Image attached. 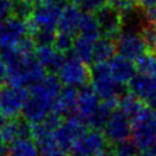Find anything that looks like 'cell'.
Returning <instances> with one entry per match:
<instances>
[{
    "label": "cell",
    "mask_w": 156,
    "mask_h": 156,
    "mask_svg": "<svg viewBox=\"0 0 156 156\" xmlns=\"http://www.w3.org/2000/svg\"><path fill=\"white\" fill-rule=\"evenodd\" d=\"M78 34L82 37H85L93 41H96L101 37L100 28H99V24H98V21L95 18L94 13L82 12Z\"/></svg>",
    "instance_id": "603a6c76"
},
{
    "label": "cell",
    "mask_w": 156,
    "mask_h": 156,
    "mask_svg": "<svg viewBox=\"0 0 156 156\" xmlns=\"http://www.w3.org/2000/svg\"><path fill=\"white\" fill-rule=\"evenodd\" d=\"M39 156H67V154H66L65 150H62L60 147H55V149H51V150L40 152Z\"/></svg>",
    "instance_id": "836d02e7"
},
{
    "label": "cell",
    "mask_w": 156,
    "mask_h": 156,
    "mask_svg": "<svg viewBox=\"0 0 156 156\" xmlns=\"http://www.w3.org/2000/svg\"><path fill=\"white\" fill-rule=\"evenodd\" d=\"M155 149H156V147H155Z\"/></svg>",
    "instance_id": "bcb514c9"
},
{
    "label": "cell",
    "mask_w": 156,
    "mask_h": 156,
    "mask_svg": "<svg viewBox=\"0 0 156 156\" xmlns=\"http://www.w3.org/2000/svg\"><path fill=\"white\" fill-rule=\"evenodd\" d=\"M107 143V139L100 129L90 128L74 141L69 152L72 156H96L106 151Z\"/></svg>",
    "instance_id": "5b68a950"
},
{
    "label": "cell",
    "mask_w": 156,
    "mask_h": 156,
    "mask_svg": "<svg viewBox=\"0 0 156 156\" xmlns=\"http://www.w3.org/2000/svg\"><path fill=\"white\" fill-rule=\"evenodd\" d=\"M80 16H82V11L71 1L61 11V16L57 23V30L78 35Z\"/></svg>",
    "instance_id": "ac0fdd59"
},
{
    "label": "cell",
    "mask_w": 156,
    "mask_h": 156,
    "mask_svg": "<svg viewBox=\"0 0 156 156\" xmlns=\"http://www.w3.org/2000/svg\"><path fill=\"white\" fill-rule=\"evenodd\" d=\"M134 63L139 73H144L156 78V57L152 54L145 52L138 60H135Z\"/></svg>",
    "instance_id": "d4e9b609"
},
{
    "label": "cell",
    "mask_w": 156,
    "mask_h": 156,
    "mask_svg": "<svg viewBox=\"0 0 156 156\" xmlns=\"http://www.w3.org/2000/svg\"><path fill=\"white\" fill-rule=\"evenodd\" d=\"M15 0H0V27L13 15Z\"/></svg>",
    "instance_id": "1f68e13d"
},
{
    "label": "cell",
    "mask_w": 156,
    "mask_h": 156,
    "mask_svg": "<svg viewBox=\"0 0 156 156\" xmlns=\"http://www.w3.org/2000/svg\"><path fill=\"white\" fill-rule=\"evenodd\" d=\"M107 4L110 6H112L113 9H116L121 13L127 11V10L133 9L134 6H136V1L135 0H108Z\"/></svg>",
    "instance_id": "d6a6232c"
},
{
    "label": "cell",
    "mask_w": 156,
    "mask_h": 156,
    "mask_svg": "<svg viewBox=\"0 0 156 156\" xmlns=\"http://www.w3.org/2000/svg\"><path fill=\"white\" fill-rule=\"evenodd\" d=\"M57 76L62 84L76 88H80L88 83H91L90 66L76 57L73 50L66 54V61Z\"/></svg>",
    "instance_id": "3957f363"
},
{
    "label": "cell",
    "mask_w": 156,
    "mask_h": 156,
    "mask_svg": "<svg viewBox=\"0 0 156 156\" xmlns=\"http://www.w3.org/2000/svg\"><path fill=\"white\" fill-rule=\"evenodd\" d=\"M77 100H78V88L72 87V85H65L62 87L54 104L52 112L58 113L63 118L72 116L76 113Z\"/></svg>",
    "instance_id": "2e32d148"
},
{
    "label": "cell",
    "mask_w": 156,
    "mask_h": 156,
    "mask_svg": "<svg viewBox=\"0 0 156 156\" xmlns=\"http://www.w3.org/2000/svg\"><path fill=\"white\" fill-rule=\"evenodd\" d=\"M145 106H146V104L143 100H140L139 98H136L134 94H132L130 91L126 93L119 99V102H118V108L128 118H130V121L133 118H135L145 108Z\"/></svg>",
    "instance_id": "44dd1931"
},
{
    "label": "cell",
    "mask_w": 156,
    "mask_h": 156,
    "mask_svg": "<svg viewBox=\"0 0 156 156\" xmlns=\"http://www.w3.org/2000/svg\"><path fill=\"white\" fill-rule=\"evenodd\" d=\"M117 52L116 40L107 37H100L94 44V61L93 63L108 62ZM91 63V65H93Z\"/></svg>",
    "instance_id": "ffe728a7"
},
{
    "label": "cell",
    "mask_w": 156,
    "mask_h": 156,
    "mask_svg": "<svg viewBox=\"0 0 156 156\" xmlns=\"http://www.w3.org/2000/svg\"><path fill=\"white\" fill-rule=\"evenodd\" d=\"M136 5L141 10H147L151 7H156V0H135Z\"/></svg>",
    "instance_id": "e575fe53"
},
{
    "label": "cell",
    "mask_w": 156,
    "mask_h": 156,
    "mask_svg": "<svg viewBox=\"0 0 156 156\" xmlns=\"http://www.w3.org/2000/svg\"><path fill=\"white\" fill-rule=\"evenodd\" d=\"M1 49H2V48H1V46H0V55H1V51H2V50H1Z\"/></svg>",
    "instance_id": "7bdbcfd3"
},
{
    "label": "cell",
    "mask_w": 156,
    "mask_h": 156,
    "mask_svg": "<svg viewBox=\"0 0 156 156\" xmlns=\"http://www.w3.org/2000/svg\"><path fill=\"white\" fill-rule=\"evenodd\" d=\"M87 123L76 113L66 117L55 130V140L60 149L69 151L74 141L87 130Z\"/></svg>",
    "instance_id": "8992f818"
},
{
    "label": "cell",
    "mask_w": 156,
    "mask_h": 156,
    "mask_svg": "<svg viewBox=\"0 0 156 156\" xmlns=\"http://www.w3.org/2000/svg\"><path fill=\"white\" fill-rule=\"evenodd\" d=\"M128 89L132 94L145 102L156 94V78L138 72L128 83Z\"/></svg>",
    "instance_id": "e0dca14e"
},
{
    "label": "cell",
    "mask_w": 156,
    "mask_h": 156,
    "mask_svg": "<svg viewBox=\"0 0 156 156\" xmlns=\"http://www.w3.org/2000/svg\"><path fill=\"white\" fill-rule=\"evenodd\" d=\"M101 100L95 93L91 83H88L80 88H78V100H77V108L76 115L83 119L87 126H89V121L96 112Z\"/></svg>",
    "instance_id": "8fae6325"
},
{
    "label": "cell",
    "mask_w": 156,
    "mask_h": 156,
    "mask_svg": "<svg viewBox=\"0 0 156 156\" xmlns=\"http://www.w3.org/2000/svg\"><path fill=\"white\" fill-rule=\"evenodd\" d=\"M77 35H73V34H69V33H66V32H60L57 30L56 33V38H55V41H54V48L62 52V54H68L69 51L73 50V44H74V39H76Z\"/></svg>",
    "instance_id": "484cf974"
},
{
    "label": "cell",
    "mask_w": 156,
    "mask_h": 156,
    "mask_svg": "<svg viewBox=\"0 0 156 156\" xmlns=\"http://www.w3.org/2000/svg\"><path fill=\"white\" fill-rule=\"evenodd\" d=\"M94 16L98 21L101 37H107L112 39H117L121 34L122 28V17L121 12L110 6L108 4L100 7L94 12Z\"/></svg>",
    "instance_id": "30bf717a"
},
{
    "label": "cell",
    "mask_w": 156,
    "mask_h": 156,
    "mask_svg": "<svg viewBox=\"0 0 156 156\" xmlns=\"http://www.w3.org/2000/svg\"><path fill=\"white\" fill-rule=\"evenodd\" d=\"M132 139L140 150L156 147V111L147 105L132 119Z\"/></svg>",
    "instance_id": "7a4b0ae2"
},
{
    "label": "cell",
    "mask_w": 156,
    "mask_h": 156,
    "mask_svg": "<svg viewBox=\"0 0 156 156\" xmlns=\"http://www.w3.org/2000/svg\"><path fill=\"white\" fill-rule=\"evenodd\" d=\"M119 99H111V100H101L96 112L89 121V127L94 129H102L108 121L112 112L118 107Z\"/></svg>",
    "instance_id": "d6986e66"
},
{
    "label": "cell",
    "mask_w": 156,
    "mask_h": 156,
    "mask_svg": "<svg viewBox=\"0 0 156 156\" xmlns=\"http://www.w3.org/2000/svg\"><path fill=\"white\" fill-rule=\"evenodd\" d=\"M102 130L107 141L113 145L129 139L132 135V121L117 107L110 116Z\"/></svg>",
    "instance_id": "ba28073f"
},
{
    "label": "cell",
    "mask_w": 156,
    "mask_h": 156,
    "mask_svg": "<svg viewBox=\"0 0 156 156\" xmlns=\"http://www.w3.org/2000/svg\"><path fill=\"white\" fill-rule=\"evenodd\" d=\"M145 104H146L150 108H152V110H155V111H156V94H155V95H152L149 100H146V101H145Z\"/></svg>",
    "instance_id": "74e56055"
},
{
    "label": "cell",
    "mask_w": 156,
    "mask_h": 156,
    "mask_svg": "<svg viewBox=\"0 0 156 156\" xmlns=\"http://www.w3.org/2000/svg\"><path fill=\"white\" fill-rule=\"evenodd\" d=\"M152 55H154V56H155V57H156V51H155V52H154V54H152Z\"/></svg>",
    "instance_id": "ee69618b"
},
{
    "label": "cell",
    "mask_w": 156,
    "mask_h": 156,
    "mask_svg": "<svg viewBox=\"0 0 156 156\" xmlns=\"http://www.w3.org/2000/svg\"><path fill=\"white\" fill-rule=\"evenodd\" d=\"M57 29H38L34 30L30 35L33 37L37 46L40 45H54Z\"/></svg>",
    "instance_id": "f1b7e54d"
},
{
    "label": "cell",
    "mask_w": 156,
    "mask_h": 156,
    "mask_svg": "<svg viewBox=\"0 0 156 156\" xmlns=\"http://www.w3.org/2000/svg\"><path fill=\"white\" fill-rule=\"evenodd\" d=\"M71 1H72V2H73V1H74V0H71Z\"/></svg>",
    "instance_id": "f6af8a7d"
},
{
    "label": "cell",
    "mask_w": 156,
    "mask_h": 156,
    "mask_svg": "<svg viewBox=\"0 0 156 156\" xmlns=\"http://www.w3.org/2000/svg\"><path fill=\"white\" fill-rule=\"evenodd\" d=\"M51 111H52V105L50 102L45 101L44 99L37 95L29 94V98L22 111V116L30 124H35L43 122Z\"/></svg>",
    "instance_id": "5bb4252c"
},
{
    "label": "cell",
    "mask_w": 156,
    "mask_h": 156,
    "mask_svg": "<svg viewBox=\"0 0 156 156\" xmlns=\"http://www.w3.org/2000/svg\"><path fill=\"white\" fill-rule=\"evenodd\" d=\"M90 76L91 85L100 100L121 99L126 93L129 91L128 85L121 84L115 80L111 74L108 62L90 65Z\"/></svg>",
    "instance_id": "6da1fadb"
},
{
    "label": "cell",
    "mask_w": 156,
    "mask_h": 156,
    "mask_svg": "<svg viewBox=\"0 0 156 156\" xmlns=\"http://www.w3.org/2000/svg\"><path fill=\"white\" fill-rule=\"evenodd\" d=\"M96 156H112V154H111V151H104V152H101Z\"/></svg>",
    "instance_id": "60d3db41"
},
{
    "label": "cell",
    "mask_w": 156,
    "mask_h": 156,
    "mask_svg": "<svg viewBox=\"0 0 156 156\" xmlns=\"http://www.w3.org/2000/svg\"><path fill=\"white\" fill-rule=\"evenodd\" d=\"M18 1H28V2H34V1H38V0H18Z\"/></svg>",
    "instance_id": "b9f144b4"
},
{
    "label": "cell",
    "mask_w": 156,
    "mask_h": 156,
    "mask_svg": "<svg viewBox=\"0 0 156 156\" xmlns=\"http://www.w3.org/2000/svg\"><path fill=\"white\" fill-rule=\"evenodd\" d=\"M29 93L23 87L4 85L0 88V113L9 118H17L22 113Z\"/></svg>",
    "instance_id": "277c9868"
},
{
    "label": "cell",
    "mask_w": 156,
    "mask_h": 156,
    "mask_svg": "<svg viewBox=\"0 0 156 156\" xmlns=\"http://www.w3.org/2000/svg\"><path fill=\"white\" fill-rule=\"evenodd\" d=\"M40 151L33 138H21L10 145V156H39Z\"/></svg>",
    "instance_id": "cb8c5ba5"
},
{
    "label": "cell",
    "mask_w": 156,
    "mask_h": 156,
    "mask_svg": "<svg viewBox=\"0 0 156 156\" xmlns=\"http://www.w3.org/2000/svg\"><path fill=\"white\" fill-rule=\"evenodd\" d=\"M94 44H95V41L78 34L76 37L74 44H73L74 56L78 57L84 63L90 66L94 61Z\"/></svg>",
    "instance_id": "7402d4cb"
},
{
    "label": "cell",
    "mask_w": 156,
    "mask_h": 156,
    "mask_svg": "<svg viewBox=\"0 0 156 156\" xmlns=\"http://www.w3.org/2000/svg\"><path fill=\"white\" fill-rule=\"evenodd\" d=\"M117 54L132 61L138 60L146 52L144 40L139 33H121L116 39Z\"/></svg>",
    "instance_id": "7c38bea8"
},
{
    "label": "cell",
    "mask_w": 156,
    "mask_h": 156,
    "mask_svg": "<svg viewBox=\"0 0 156 156\" xmlns=\"http://www.w3.org/2000/svg\"><path fill=\"white\" fill-rule=\"evenodd\" d=\"M108 66H110L111 74L115 78V80L124 85H128L130 79L138 73L134 61L127 57H123L118 54L115 55L108 61Z\"/></svg>",
    "instance_id": "9a60e30c"
},
{
    "label": "cell",
    "mask_w": 156,
    "mask_h": 156,
    "mask_svg": "<svg viewBox=\"0 0 156 156\" xmlns=\"http://www.w3.org/2000/svg\"><path fill=\"white\" fill-rule=\"evenodd\" d=\"M27 35H30L27 20H22L16 16H11L0 27V46L13 48L20 44Z\"/></svg>",
    "instance_id": "9c48e42d"
},
{
    "label": "cell",
    "mask_w": 156,
    "mask_h": 156,
    "mask_svg": "<svg viewBox=\"0 0 156 156\" xmlns=\"http://www.w3.org/2000/svg\"><path fill=\"white\" fill-rule=\"evenodd\" d=\"M7 80V66L6 63L0 58V87L4 84V82Z\"/></svg>",
    "instance_id": "d590c367"
},
{
    "label": "cell",
    "mask_w": 156,
    "mask_h": 156,
    "mask_svg": "<svg viewBox=\"0 0 156 156\" xmlns=\"http://www.w3.org/2000/svg\"><path fill=\"white\" fill-rule=\"evenodd\" d=\"M140 35L144 40L146 52L154 54L156 51V23H145Z\"/></svg>",
    "instance_id": "83f0119b"
},
{
    "label": "cell",
    "mask_w": 156,
    "mask_h": 156,
    "mask_svg": "<svg viewBox=\"0 0 156 156\" xmlns=\"http://www.w3.org/2000/svg\"><path fill=\"white\" fill-rule=\"evenodd\" d=\"M34 55L37 60L44 66L46 72L52 74H57L66 61V55L57 51L52 45L37 46Z\"/></svg>",
    "instance_id": "4fadbf2b"
},
{
    "label": "cell",
    "mask_w": 156,
    "mask_h": 156,
    "mask_svg": "<svg viewBox=\"0 0 156 156\" xmlns=\"http://www.w3.org/2000/svg\"><path fill=\"white\" fill-rule=\"evenodd\" d=\"M34 10L33 2L28 1H18L15 0L13 2V16L20 17L22 20H28Z\"/></svg>",
    "instance_id": "4dcf8cb0"
},
{
    "label": "cell",
    "mask_w": 156,
    "mask_h": 156,
    "mask_svg": "<svg viewBox=\"0 0 156 156\" xmlns=\"http://www.w3.org/2000/svg\"><path fill=\"white\" fill-rule=\"evenodd\" d=\"M136 156H156V152H154L152 150H141Z\"/></svg>",
    "instance_id": "f35d334b"
},
{
    "label": "cell",
    "mask_w": 156,
    "mask_h": 156,
    "mask_svg": "<svg viewBox=\"0 0 156 156\" xmlns=\"http://www.w3.org/2000/svg\"><path fill=\"white\" fill-rule=\"evenodd\" d=\"M62 7L56 4H39L34 6L30 17L27 20L30 34L38 29H57Z\"/></svg>",
    "instance_id": "52a82bcc"
},
{
    "label": "cell",
    "mask_w": 156,
    "mask_h": 156,
    "mask_svg": "<svg viewBox=\"0 0 156 156\" xmlns=\"http://www.w3.org/2000/svg\"><path fill=\"white\" fill-rule=\"evenodd\" d=\"M108 0H74L73 4L82 11L88 13H94L100 7L107 5Z\"/></svg>",
    "instance_id": "f546056e"
},
{
    "label": "cell",
    "mask_w": 156,
    "mask_h": 156,
    "mask_svg": "<svg viewBox=\"0 0 156 156\" xmlns=\"http://www.w3.org/2000/svg\"><path fill=\"white\" fill-rule=\"evenodd\" d=\"M39 4H48V5H52V4H57L60 0H38Z\"/></svg>",
    "instance_id": "ab89813d"
},
{
    "label": "cell",
    "mask_w": 156,
    "mask_h": 156,
    "mask_svg": "<svg viewBox=\"0 0 156 156\" xmlns=\"http://www.w3.org/2000/svg\"><path fill=\"white\" fill-rule=\"evenodd\" d=\"M138 149L139 147L133 141V139H127L117 144H113L110 151L112 156H136Z\"/></svg>",
    "instance_id": "4316f807"
},
{
    "label": "cell",
    "mask_w": 156,
    "mask_h": 156,
    "mask_svg": "<svg viewBox=\"0 0 156 156\" xmlns=\"http://www.w3.org/2000/svg\"><path fill=\"white\" fill-rule=\"evenodd\" d=\"M0 156H10V145L0 139Z\"/></svg>",
    "instance_id": "8d00e7d4"
}]
</instances>
